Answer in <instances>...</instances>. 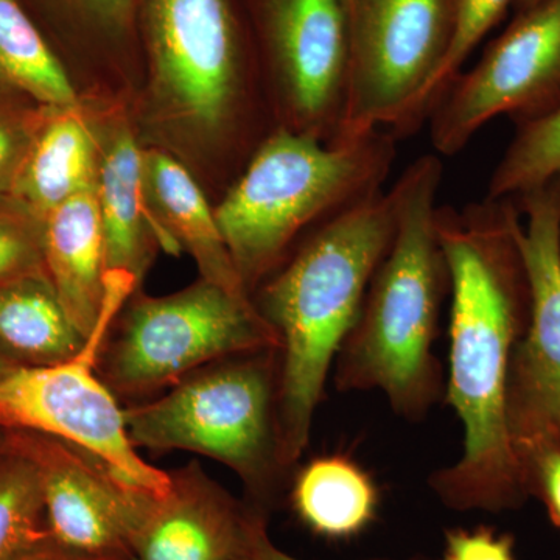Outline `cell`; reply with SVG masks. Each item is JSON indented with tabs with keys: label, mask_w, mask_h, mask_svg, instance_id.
Returning <instances> with one entry per match:
<instances>
[{
	"label": "cell",
	"mask_w": 560,
	"mask_h": 560,
	"mask_svg": "<svg viewBox=\"0 0 560 560\" xmlns=\"http://www.w3.org/2000/svg\"><path fill=\"white\" fill-rule=\"evenodd\" d=\"M515 0H456L455 33L451 50L433 83L420 98L415 113L411 114L407 127H405L401 139L411 138L416 132L422 130L429 120L431 110L447 90L452 80L466 69L467 61L475 50L481 46L482 40L489 35L500 21L503 20L508 10L514 7Z\"/></svg>",
	"instance_id": "25"
},
{
	"label": "cell",
	"mask_w": 560,
	"mask_h": 560,
	"mask_svg": "<svg viewBox=\"0 0 560 560\" xmlns=\"http://www.w3.org/2000/svg\"><path fill=\"white\" fill-rule=\"evenodd\" d=\"M36 272H46L43 232L0 217V282Z\"/></svg>",
	"instance_id": "26"
},
{
	"label": "cell",
	"mask_w": 560,
	"mask_h": 560,
	"mask_svg": "<svg viewBox=\"0 0 560 560\" xmlns=\"http://www.w3.org/2000/svg\"><path fill=\"white\" fill-rule=\"evenodd\" d=\"M98 138L80 108L57 109L25 153L13 189L33 219L43 223L62 202L95 187Z\"/></svg>",
	"instance_id": "18"
},
{
	"label": "cell",
	"mask_w": 560,
	"mask_h": 560,
	"mask_svg": "<svg viewBox=\"0 0 560 560\" xmlns=\"http://www.w3.org/2000/svg\"><path fill=\"white\" fill-rule=\"evenodd\" d=\"M49 539L38 470L5 441L0 448V560H20Z\"/></svg>",
	"instance_id": "23"
},
{
	"label": "cell",
	"mask_w": 560,
	"mask_h": 560,
	"mask_svg": "<svg viewBox=\"0 0 560 560\" xmlns=\"http://www.w3.org/2000/svg\"><path fill=\"white\" fill-rule=\"evenodd\" d=\"M533 497L544 501L551 522L560 528V448L541 456L530 480Z\"/></svg>",
	"instance_id": "28"
},
{
	"label": "cell",
	"mask_w": 560,
	"mask_h": 560,
	"mask_svg": "<svg viewBox=\"0 0 560 560\" xmlns=\"http://www.w3.org/2000/svg\"><path fill=\"white\" fill-rule=\"evenodd\" d=\"M0 80L51 109L80 108L54 40L22 0H0Z\"/></svg>",
	"instance_id": "21"
},
{
	"label": "cell",
	"mask_w": 560,
	"mask_h": 560,
	"mask_svg": "<svg viewBox=\"0 0 560 560\" xmlns=\"http://www.w3.org/2000/svg\"><path fill=\"white\" fill-rule=\"evenodd\" d=\"M560 110V0H536L442 92L427 127L438 156H455L497 117L515 128Z\"/></svg>",
	"instance_id": "10"
},
{
	"label": "cell",
	"mask_w": 560,
	"mask_h": 560,
	"mask_svg": "<svg viewBox=\"0 0 560 560\" xmlns=\"http://www.w3.org/2000/svg\"><path fill=\"white\" fill-rule=\"evenodd\" d=\"M559 253H560V234H559Z\"/></svg>",
	"instance_id": "35"
},
{
	"label": "cell",
	"mask_w": 560,
	"mask_h": 560,
	"mask_svg": "<svg viewBox=\"0 0 560 560\" xmlns=\"http://www.w3.org/2000/svg\"><path fill=\"white\" fill-rule=\"evenodd\" d=\"M523 217L530 316L512 353L506 419L530 497L541 456L560 448V176L514 198Z\"/></svg>",
	"instance_id": "12"
},
{
	"label": "cell",
	"mask_w": 560,
	"mask_h": 560,
	"mask_svg": "<svg viewBox=\"0 0 560 560\" xmlns=\"http://www.w3.org/2000/svg\"><path fill=\"white\" fill-rule=\"evenodd\" d=\"M21 139L9 121L0 120V180L16 176L20 168Z\"/></svg>",
	"instance_id": "29"
},
{
	"label": "cell",
	"mask_w": 560,
	"mask_h": 560,
	"mask_svg": "<svg viewBox=\"0 0 560 560\" xmlns=\"http://www.w3.org/2000/svg\"><path fill=\"white\" fill-rule=\"evenodd\" d=\"M3 444H5V441L0 440V448L3 447Z\"/></svg>",
	"instance_id": "34"
},
{
	"label": "cell",
	"mask_w": 560,
	"mask_h": 560,
	"mask_svg": "<svg viewBox=\"0 0 560 560\" xmlns=\"http://www.w3.org/2000/svg\"><path fill=\"white\" fill-rule=\"evenodd\" d=\"M291 504L313 533L348 540L374 522L378 490L355 460L342 455L319 456L294 475Z\"/></svg>",
	"instance_id": "20"
},
{
	"label": "cell",
	"mask_w": 560,
	"mask_h": 560,
	"mask_svg": "<svg viewBox=\"0 0 560 560\" xmlns=\"http://www.w3.org/2000/svg\"><path fill=\"white\" fill-rule=\"evenodd\" d=\"M168 474L167 492L145 501L131 560H253L265 512L235 500L201 464Z\"/></svg>",
	"instance_id": "14"
},
{
	"label": "cell",
	"mask_w": 560,
	"mask_h": 560,
	"mask_svg": "<svg viewBox=\"0 0 560 560\" xmlns=\"http://www.w3.org/2000/svg\"><path fill=\"white\" fill-rule=\"evenodd\" d=\"M84 342L46 272L0 282V355L13 366L61 363Z\"/></svg>",
	"instance_id": "19"
},
{
	"label": "cell",
	"mask_w": 560,
	"mask_h": 560,
	"mask_svg": "<svg viewBox=\"0 0 560 560\" xmlns=\"http://www.w3.org/2000/svg\"><path fill=\"white\" fill-rule=\"evenodd\" d=\"M442 173L440 156L423 154L390 186L396 235L334 364L342 393L381 390L394 412L412 422L444 396L433 353L442 302L451 291L436 224Z\"/></svg>",
	"instance_id": "3"
},
{
	"label": "cell",
	"mask_w": 560,
	"mask_h": 560,
	"mask_svg": "<svg viewBox=\"0 0 560 560\" xmlns=\"http://www.w3.org/2000/svg\"><path fill=\"white\" fill-rule=\"evenodd\" d=\"M560 176V110L548 119L515 128L490 175L486 197L514 198Z\"/></svg>",
	"instance_id": "24"
},
{
	"label": "cell",
	"mask_w": 560,
	"mask_h": 560,
	"mask_svg": "<svg viewBox=\"0 0 560 560\" xmlns=\"http://www.w3.org/2000/svg\"><path fill=\"white\" fill-rule=\"evenodd\" d=\"M38 7L55 38L83 57L140 61V0H22Z\"/></svg>",
	"instance_id": "22"
},
{
	"label": "cell",
	"mask_w": 560,
	"mask_h": 560,
	"mask_svg": "<svg viewBox=\"0 0 560 560\" xmlns=\"http://www.w3.org/2000/svg\"><path fill=\"white\" fill-rule=\"evenodd\" d=\"M9 433L38 470L50 539L72 551L131 559L132 536L150 497L77 445L28 431Z\"/></svg>",
	"instance_id": "13"
},
{
	"label": "cell",
	"mask_w": 560,
	"mask_h": 560,
	"mask_svg": "<svg viewBox=\"0 0 560 560\" xmlns=\"http://www.w3.org/2000/svg\"><path fill=\"white\" fill-rule=\"evenodd\" d=\"M442 560H515L514 540L485 526L447 530Z\"/></svg>",
	"instance_id": "27"
},
{
	"label": "cell",
	"mask_w": 560,
	"mask_h": 560,
	"mask_svg": "<svg viewBox=\"0 0 560 560\" xmlns=\"http://www.w3.org/2000/svg\"><path fill=\"white\" fill-rule=\"evenodd\" d=\"M253 560H300L290 556L289 552L280 550L272 544L268 536L267 525L261 526L257 533L256 545H254ZM372 560H393V559H372ZM408 560H425V559H408Z\"/></svg>",
	"instance_id": "31"
},
{
	"label": "cell",
	"mask_w": 560,
	"mask_h": 560,
	"mask_svg": "<svg viewBox=\"0 0 560 560\" xmlns=\"http://www.w3.org/2000/svg\"><path fill=\"white\" fill-rule=\"evenodd\" d=\"M397 142L388 130L327 143L283 127L261 140L213 209L250 296L313 234L385 190Z\"/></svg>",
	"instance_id": "4"
},
{
	"label": "cell",
	"mask_w": 560,
	"mask_h": 560,
	"mask_svg": "<svg viewBox=\"0 0 560 560\" xmlns=\"http://www.w3.org/2000/svg\"><path fill=\"white\" fill-rule=\"evenodd\" d=\"M139 46L168 130L212 138L243 165L275 130L243 0H140Z\"/></svg>",
	"instance_id": "5"
},
{
	"label": "cell",
	"mask_w": 560,
	"mask_h": 560,
	"mask_svg": "<svg viewBox=\"0 0 560 560\" xmlns=\"http://www.w3.org/2000/svg\"><path fill=\"white\" fill-rule=\"evenodd\" d=\"M95 195L105 237L106 271L138 280L149 271L161 234L145 197L143 151L124 120L113 121L98 138Z\"/></svg>",
	"instance_id": "15"
},
{
	"label": "cell",
	"mask_w": 560,
	"mask_h": 560,
	"mask_svg": "<svg viewBox=\"0 0 560 560\" xmlns=\"http://www.w3.org/2000/svg\"><path fill=\"white\" fill-rule=\"evenodd\" d=\"M451 276V374L445 399L464 427L463 455L434 471L431 489L453 511L521 510L533 499L506 419L512 353L530 316L523 217L515 200L438 208Z\"/></svg>",
	"instance_id": "1"
},
{
	"label": "cell",
	"mask_w": 560,
	"mask_h": 560,
	"mask_svg": "<svg viewBox=\"0 0 560 560\" xmlns=\"http://www.w3.org/2000/svg\"><path fill=\"white\" fill-rule=\"evenodd\" d=\"M143 180L151 217L161 234V248L194 257L202 279L231 293L250 296L201 187L180 162L160 150L143 151Z\"/></svg>",
	"instance_id": "16"
},
{
	"label": "cell",
	"mask_w": 560,
	"mask_h": 560,
	"mask_svg": "<svg viewBox=\"0 0 560 560\" xmlns=\"http://www.w3.org/2000/svg\"><path fill=\"white\" fill-rule=\"evenodd\" d=\"M264 349H279V338L253 298L200 278L167 296L136 290L106 335L97 372L127 407L215 361Z\"/></svg>",
	"instance_id": "7"
},
{
	"label": "cell",
	"mask_w": 560,
	"mask_h": 560,
	"mask_svg": "<svg viewBox=\"0 0 560 560\" xmlns=\"http://www.w3.org/2000/svg\"><path fill=\"white\" fill-rule=\"evenodd\" d=\"M47 278L84 337H90L105 302V237L95 187L51 210L43 221Z\"/></svg>",
	"instance_id": "17"
},
{
	"label": "cell",
	"mask_w": 560,
	"mask_h": 560,
	"mask_svg": "<svg viewBox=\"0 0 560 560\" xmlns=\"http://www.w3.org/2000/svg\"><path fill=\"white\" fill-rule=\"evenodd\" d=\"M345 11L349 84L337 142L374 130L400 140L451 50L456 0H345Z\"/></svg>",
	"instance_id": "9"
},
{
	"label": "cell",
	"mask_w": 560,
	"mask_h": 560,
	"mask_svg": "<svg viewBox=\"0 0 560 560\" xmlns=\"http://www.w3.org/2000/svg\"><path fill=\"white\" fill-rule=\"evenodd\" d=\"M276 127L337 142L349 84L345 0H243Z\"/></svg>",
	"instance_id": "11"
},
{
	"label": "cell",
	"mask_w": 560,
	"mask_h": 560,
	"mask_svg": "<svg viewBox=\"0 0 560 560\" xmlns=\"http://www.w3.org/2000/svg\"><path fill=\"white\" fill-rule=\"evenodd\" d=\"M131 293L130 280L108 276L101 318L75 357L47 366H13L0 377V429L77 445L108 464L132 489L160 499L171 488V474L140 456L124 405L97 372L106 335Z\"/></svg>",
	"instance_id": "8"
},
{
	"label": "cell",
	"mask_w": 560,
	"mask_h": 560,
	"mask_svg": "<svg viewBox=\"0 0 560 560\" xmlns=\"http://www.w3.org/2000/svg\"><path fill=\"white\" fill-rule=\"evenodd\" d=\"M13 368V364L10 363V361H7L3 359L2 355H0V377H3V375L7 374Z\"/></svg>",
	"instance_id": "32"
},
{
	"label": "cell",
	"mask_w": 560,
	"mask_h": 560,
	"mask_svg": "<svg viewBox=\"0 0 560 560\" xmlns=\"http://www.w3.org/2000/svg\"><path fill=\"white\" fill-rule=\"evenodd\" d=\"M279 349L238 353L125 407L132 444L191 452L230 467L265 512L289 470L280 460Z\"/></svg>",
	"instance_id": "6"
},
{
	"label": "cell",
	"mask_w": 560,
	"mask_h": 560,
	"mask_svg": "<svg viewBox=\"0 0 560 560\" xmlns=\"http://www.w3.org/2000/svg\"><path fill=\"white\" fill-rule=\"evenodd\" d=\"M536 2V0H515L514 7H512V10H521L525 9V7L530 5V3Z\"/></svg>",
	"instance_id": "33"
},
{
	"label": "cell",
	"mask_w": 560,
	"mask_h": 560,
	"mask_svg": "<svg viewBox=\"0 0 560 560\" xmlns=\"http://www.w3.org/2000/svg\"><path fill=\"white\" fill-rule=\"evenodd\" d=\"M396 230L389 187L313 234L253 293L279 338L280 460L289 471L307 448L327 377Z\"/></svg>",
	"instance_id": "2"
},
{
	"label": "cell",
	"mask_w": 560,
	"mask_h": 560,
	"mask_svg": "<svg viewBox=\"0 0 560 560\" xmlns=\"http://www.w3.org/2000/svg\"><path fill=\"white\" fill-rule=\"evenodd\" d=\"M20 560H131L125 556H97L86 555V552H79L68 550L61 545L55 544L49 539L44 541L43 545L36 547L35 550L27 552L24 558Z\"/></svg>",
	"instance_id": "30"
}]
</instances>
